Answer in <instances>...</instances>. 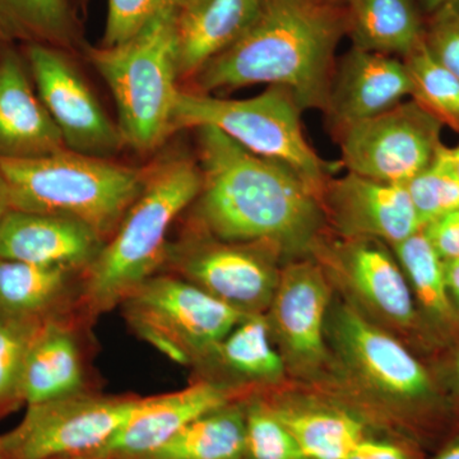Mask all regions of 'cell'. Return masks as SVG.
Segmentation results:
<instances>
[{"mask_svg": "<svg viewBox=\"0 0 459 459\" xmlns=\"http://www.w3.org/2000/svg\"><path fill=\"white\" fill-rule=\"evenodd\" d=\"M411 82V99L443 126L459 132V80L431 56L425 45L403 59Z\"/></svg>", "mask_w": 459, "mask_h": 459, "instance_id": "f1b7e54d", "label": "cell"}, {"mask_svg": "<svg viewBox=\"0 0 459 459\" xmlns=\"http://www.w3.org/2000/svg\"><path fill=\"white\" fill-rule=\"evenodd\" d=\"M178 0H108L102 48L115 47L137 35L157 13Z\"/></svg>", "mask_w": 459, "mask_h": 459, "instance_id": "d6a6232c", "label": "cell"}, {"mask_svg": "<svg viewBox=\"0 0 459 459\" xmlns=\"http://www.w3.org/2000/svg\"><path fill=\"white\" fill-rule=\"evenodd\" d=\"M346 36L342 7L319 0H263L246 32L192 78L195 92L285 87L303 110L325 111Z\"/></svg>", "mask_w": 459, "mask_h": 459, "instance_id": "7a4b0ae2", "label": "cell"}, {"mask_svg": "<svg viewBox=\"0 0 459 459\" xmlns=\"http://www.w3.org/2000/svg\"><path fill=\"white\" fill-rule=\"evenodd\" d=\"M122 305L138 336L181 365L214 355L223 338L249 316L172 276L151 277Z\"/></svg>", "mask_w": 459, "mask_h": 459, "instance_id": "ba28073f", "label": "cell"}, {"mask_svg": "<svg viewBox=\"0 0 459 459\" xmlns=\"http://www.w3.org/2000/svg\"><path fill=\"white\" fill-rule=\"evenodd\" d=\"M78 2L82 3V4H86L87 0H78Z\"/></svg>", "mask_w": 459, "mask_h": 459, "instance_id": "bcb514c9", "label": "cell"}, {"mask_svg": "<svg viewBox=\"0 0 459 459\" xmlns=\"http://www.w3.org/2000/svg\"><path fill=\"white\" fill-rule=\"evenodd\" d=\"M443 126L411 99L341 129L333 138L347 171L382 183L406 184L427 169L444 147Z\"/></svg>", "mask_w": 459, "mask_h": 459, "instance_id": "30bf717a", "label": "cell"}, {"mask_svg": "<svg viewBox=\"0 0 459 459\" xmlns=\"http://www.w3.org/2000/svg\"><path fill=\"white\" fill-rule=\"evenodd\" d=\"M230 403L229 391L208 382L195 383L174 394L144 398L141 409L101 448L84 457H142L170 440L190 422Z\"/></svg>", "mask_w": 459, "mask_h": 459, "instance_id": "e0dca14e", "label": "cell"}, {"mask_svg": "<svg viewBox=\"0 0 459 459\" xmlns=\"http://www.w3.org/2000/svg\"><path fill=\"white\" fill-rule=\"evenodd\" d=\"M332 331L346 364L374 389L379 425L419 446L440 430L444 419L433 406L430 377L400 341L346 305L334 310Z\"/></svg>", "mask_w": 459, "mask_h": 459, "instance_id": "52a82bcc", "label": "cell"}, {"mask_svg": "<svg viewBox=\"0 0 459 459\" xmlns=\"http://www.w3.org/2000/svg\"><path fill=\"white\" fill-rule=\"evenodd\" d=\"M197 217L228 243L261 244L279 255L313 253L327 220L318 195L287 166L255 155L213 126H198Z\"/></svg>", "mask_w": 459, "mask_h": 459, "instance_id": "6da1fadb", "label": "cell"}, {"mask_svg": "<svg viewBox=\"0 0 459 459\" xmlns=\"http://www.w3.org/2000/svg\"><path fill=\"white\" fill-rule=\"evenodd\" d=\"M104 244L84 223L53 214L9 210L0 223V258L11 261L86 270Z\"/></svg>", "mask_w": 459, "mask_h": 459, "instance_id": "ac0fdd59", "label": "cell"}, {"mask_svg": "<svg viewBox=\"0 0 459 459\" xmlns=\"http://www.w3.org/2000/svg\"><path fill=\"white\" fill-rule=\"evenodd\" d=\"M421 231L443 261L459 258V210L427 223Z\"/></svg>", "mask_w": 459, "mask_h": 459, "instance_id": "d590c367", "label": "cell"}, {"mask_svg": "<svg viewBox=\"0 0 459 459\" xmlns=\"http://www.w3.org/2000/svg\"><path fill=\"white\" fill-rule=\"evenodd\" d=\"M162 9L137 35L110 48H89L91 63L113 93L124 143L146 152L174 132L178 87L174 18Z\"/></svg>", "mask_w": 459, "mask_h": 459, "instance_id": "5b68a950", "label": "cell"}, {"mask_svg": "<svg viewBox=\"0 0 459 459\" xmlns=\"http://www.w3.org/2000/svg\"><path fill=\"white\" fill-rule=\"evenodd\" d=\"M285 87L268 86L255 98L230 100L180 90L174 108V129L213 126L250 152L291 169L320 195L342 168L325 161L305 138L301 113Z\"/></svg>", "mask_w": 459, "mask_h": 459, "instance_id": "8992f818", "label": "cell"}, {"mask_svg": "<svg viewBox=\"0 0 459 459\" xmlns=\"http://www.w3.org/2000/svg\"><path fill=\"white\" fill-rule=\"evenodd\" d=\"M410 289L420 305L437 322H448L455 316L446 289L443 259L420 230L412 237L392 247Z\"/></svg>", "mask_w": 459, "mask_h": 459, "instance_id": "83f0119b", "label": "cell"}, {"mask_svg": "<svg viewBox=\"0 0 459 459\" xmlns=\"http://www.w3.org/2000/svg\"><path fill=\"white\" fill-rule=\"evenodd\" d=\"M83 368L74 333L57 318L36 329L26 353L22 395L27 406L83 392Z\"/></svg>", "mask_w": 459, "mask_h": 459, "instance_id": "7402d4cb", "label": "cell"}, {"mask_svg": "<svg viewBox=\"0 0 459 459\" xmlns=\"http://www.w3.org/2000/svg\"><path fill=\"white\" fill-rule=\"evenodd\" d=\"M201 184L198 164L183 157L147 172L140 197L84 270V303L90 312L114 309L153 277L168 255L172 222L197 199Z\"/></svg>", "mask_w": 459, "mask_h": 459, "instance_id": "3957f363", "label": "cell"}, {"mask_svg": "<svg viewBox=\"0 0 459 459\" xmlns=\"http://www.w3.org/2000/svg\"><path fill=\"white\" fill-rule=\"evenodd\" d=\"M305 459H343L371 434L360 413L331 406H272Z\"/></svg>", "mask_w": 459, "mask_h": 459, "instance_id": "cb8c5ba5", "label": "cell"}, {"mask_svg": "<svg viewBox=\"0 0 459 459\" xmlns=\"http://www.w3.org/2000/svg\"><path fill=\"white\" fill-rule=\"evenodd\" d=\"M0 30L8 42L71 49L80 27L71 0H0Z\"/></svg>", "mask_w": 459, "mask_h": 459, "instance_id": "484cf974", "label": "cell"}, {"mask_svg": "<svg viewBox=\"0 0 459 459\" xmlns=\"http://www.w3.org/2000/svg\"><path fill=\"white\" fill-rule=\"evenodd\" d=\"M343 459H422V455L419 444L412 440L380 437L371 433Z\"/></svg>", "mask_w": 459, "mask_h": 459, "instance_id": "e575fe53", "label": "cell"}, {"mask_svg": "<svg viewBox=\"0 0 459 459\" xmlns=\"http://www.w3.org/2000/svg\"><path fill=\"white\" fill-rule=\"evenodd\" d=\"M403 59L351 48L337 62L325 115L332 135L351 124L391 110L411 98Z\"/></svg>", "mask_w": 459, "mask_h": 459, "instance_id": "9a60e30c", "label": "cell"}, {"mask_svg": "<svg viewBox=\"0 0 459 459\" xmlns=\"http://www.w3.org/2000/svg\"><path fill=\"white\" fill-rule=\"evenodd\" d=\"M325 220L342 238H368L394 247L421 230L404 184L382 183L347 171L319 195Z\"/></svg>", "mask_w": 459, "mask_h": 459, "instance_id": "4fadbf2b", "label": "cell"}, {"mask_svg": "<svg viewBox=\"0 0 459 459\" xmlns=\"http://www.w3.org/2000/svg\"><path fill=\"white\" fill-rule=\"evenodd\" d=\"M74 272L0 258V319L39 327L56 318Z\"/></svg>", "mask_w": 459, "mask_h": 459, "instance_id": "603a6c76", "label": "cell"}, {"mask_svg": "<svg viewBox=\"0 0 459 459\" xmlns=\"http://www.w3.org/2000/svg\"><path fill=\"white\" fill-rule=\"evenodd\" d=\"M449 153H451L452 162L453 165H455V172H457L459 178V146L449 148Z\"/></svg>", "mask_w": 459, "mask_h": 459, "instance_id": "60d3db41", "label": "cell"}, {"mask_svg": "<svg viewBox=\"0 0 459 459\" xmlns=\"http://www.w3.org/2000/svg\"><path fill=\"white\" fill-rule=\"evenodd\" d=\"M446 2H448V0H419V4L425 16H429V14L433 13L434 11H437Z\"/></svg>", "mask_w": 459, "mask_h": 459, "instance_id": "ab89813d", "label": "cell"}, {"mask_svg": "<svg viewBox=\"0 0 459 459\" xmlns=\"http://www.w3.org/2000/svg\"><path fill=\"white\" fill-rule=\"evenodd\" d=\"M421 229L444 214L459 210V178L449 148L444 146L427 169L404 184Z\"/></svg>", "mask_w": 459, "mask_h": 459, "instance_id": "f546056e", "label": "cell"}, {"mask_svg": "<svg viewBox=\"0 0 459 459\" xmlns=\"http://www.w3.org/2000/svg\"><path fill=\"white\" fill-rule=\"evenodd\" d=\"M16 50L0 49V159H36L68 150Z\"/></svg>", "mask_w": 459, "mask_h": 459, "instance_id": "d6986e66", "label": "cell"}, {"mask_svg": "<svg viewBox=\"0 0 459 459\" xmlns=\"http://www.w3.org/2000/svg\"><path fill=\"white\" fill-rule=\"evenodd\" d=\"M279 253L261 244L197 241L181 250L177 268L184 280L240 310L261 314L279 285Z\"/></svg>", "mask_w": 459, "mask_h": 459, "instance_id": "7c38bea8", "label": "cell"}, {"mask_svg": "<svg viewBox=\"0 0 459 459\" xmlns=\"http://www.w3.org/2000/svg\"><path fill=\"white\" fill-rule=\"evenodd\" d=\"M0 459H3L2 455H0Z\"/></svg>", "mask_w": 459, "mask_h": 459, "instance_id": "7dc6e473", "label": "cell"}, {"mask_svg": "<svg viewBox=\"0 0 459 459\" xmlns=\"http://www.w3.org/2000/svg\"><path fill=\"white\" fill-rule=\"evenodd\" d=\"M143 402L80 392L29 404L22 421L0 435V455L3 459L84 457L101 448Z\"/></svg>", "mask_w": 459, "mask_h": 459, "instance_id": "9c48e42d", "label": "cell"}, {"mask_svg": "<svg viewBox=\"0 0 459 459\" xmlns=\"http://www.w3.org/2000/svg\"><path fill=\"white\" fill-rule=\"evenodd\" d=\"M424 45L459 80V0H448L427 16Z\"/></svg>", "mask_w": 459, "mask_h": 459, "instance_id": "836d02e7", "label": "cell"}, {"mask_svg": "<svg viewBox=\"0 0 459 459\" xmlns=\"http://www.w3.org/2000/svg\"><path fill=\"white\" fill-rule=\"evenodd\" d=\"M305 459L295 437L273 407L250 403L246 406V458Z\"/></svg>", "mask_w": 459, "mask_h": 459, "instance_id": "4dcf8cb0", "label": "cell"}, {"mask_svg": "<svg viewBox=\"0 0 459 459\" xmlns=\"http://www.w3.org/2000/svg\"><path fill=\"white\" fill-rule=\"evenodd\" d=\"M25 57L39 98L69 151L108 159L126 144L65 50L27 44Z\"/></svg>", "mask_w": 459, "mask_h": 459, "instance_id": "8fae6325", "label": "cell"}, {"mask_svg": "<svg viewBox=\"0 0 459 459\" xmlns=\"http://www.w3.org/2000/svg\"><path fill=\"white\" fill-rule=\"evenodd\" d=\"M246 406L230 403L190 422L153 452L135 459H244Z\"/></svg>", "mask_w": 459, "mask_h": 459, "instance_id": "d4e9b609", "label": "cell"}, {"mask_svg": "<svg viewBox=\"0 0 459 459\" xmlns=\"http://www.w3.org/2000/svg\"><path fill=\"white\" fill-rule=\"evenodd\" d=\"M455 377H457V382H458V385H459V356H458L457 365H455ZM455 424H457V427L459 429V407H458L457 411H455ZM458 433H459V430H458Z\"/></svg>", "mask_w": 459, "mask_h": 459, "instance_id": "b9f144b4", "label": "cell"}, {"mask_svg": "<svg viewBox=\"0 0 459 459\" xmlns=\"http://www.w3.org/2000/svg\"><path fill=\"white\" fill-rule=\"evenodd\" d=\"M263 0H178L174 30L179 80H192L252 25Z\"/></svg>", "mask_w": 459, "mask_h": 459, "instance_id": "ffe728a7", "label": "cell"}, {"mask_svg": "<svg viewBox=\"0 0 459 459\" xmlns=\"http://www.w3.org/2000/svg\"><path fill=\"white\" fill-rule=\"evenodd\" d=\"M214 355L238 376L247 379L277 380L285 371V359L271 340V325L262 314H249L223 338Z\"/></svg>", "mask_w": 459, "mask_h": 459, "instance_id": "4316f807", "label": "cell"}, {"mask_svg": "<svg viewBox=\"0 0 459 459\" xmlns=\"http://www.w3.org/2000/svg\"><path fill=\"white\" fill-rule=\"evenodd\" d=\"M39 327L0 319V419L25 403L23 368L30 342Z\"/></svg>", "mask_w": 459, "mask_h": 459, "instance_id": "1f68e13d", "label": "cell"}, {"mask_svg": "<svg viewBox=\"0 0 459 459\" xmlns=\"http://www.w3.org/2000/svg\"><path fill=\"white\" fill-rule=\"evenodd\" d=\"M341 7L353 48L404 59L424 44L419 0H342Z\"/></svg>", "mask_w": 459, "mask_h": 459, "instance_id": "44dd1931", "label": "cell"}, {"mask_svg": "<svg viewBox=\"0 0 459 459\" xmlns=\"http://www.w3.org/2000/svg\"><path fill=\"white\" fill-rule=\"evenodd\" d=\"M313 253L341 274L377 316L402 327L415 322L412 291L386 244L368 238H342L328 243L323 238Z\"/></svg>", "mask_w": 459, "mask_h": 459, "instance_id": "2e32d148", "label": "cell"}, {"mask_svg": "<svg viewBox=\"0 0 459 459\" xmlns=\"http://www.w3.org/2000/svg\"><path fill=\"white\" fill-rule=\"evenodd\" d=\"M0 177L11 210L75 220L105 240L140 197L147 172L65 150L36 159H0Z\"/></svg>", "mask_w": 459, "mask_h": 459, "instance_id": "277c9868", "label": "cell"}, {"mask_svg": "<svg viewBox=\"0 0 459 459\" xmlns=\"http://www.w3.org/2000/svg\"><path fill=\"white\" fill-rule=\"evenodd\" d=\"M329 287L318 263H291L281 271L271 304V327L296 369L313 371L325 360Z\"/></svg>", "mask_w": 459, "mask_h": 459, "instance_id": "5bb4252c", "label": "cell"}, {"mask_svg": "<svg viewBox=\"0 0 459 459\" xmlns=\"http://www.w3.org/2000/svg\"><path fill=\"white\" fill-rule=\"evenodd\" d=\"M319 2L331 3V4L340 5L341 7V3H342V0H319Z\"/></svg>", "mask_w": 459, "mask_h": 459, "instance_id": "7bdbcfd3", "label": "cell"}, {"mask_svg": "<svg viewBox=\"0 0 459 459\" xmlns=\"http://www.w3.org/2000/svg\"><path fill=\"white\" fill-rule=\"evenodd\" d=\"M431 459H459V433L453 435Z\"/></svg>", "mask_w": 459, "mask_h": 459, "instance_id": "74e56055", "label": "cell"}, {"mask_svg": "<svg viewBox=\"0 0 459 459\" xmlns=\"http://www.w3.org/2000/svg\"><path fill=\"white\" fill-rule=\"evenodd\" d=\"M65 459H96V458L74 457V458H65Z\"/></svg>", "mask_w": 459, "mask_h": 459, "instance_id": "f6af8a7d", "label": "cell"}, {"mask_svg": "<svg viewBox=\"0 0 459 459\" xmlns=\"http://www.w3.org/2000/svg\"><path fill=\"white\" fill-rule=\"evenodd\" d=\"M5 44H9V42L5 40L4 35H3L2 30H0V47Z\"/></svg>", "mask_w": 459, "mask_h": 459, "instance_id": "ee69618b", "label": "cell"}, {"mask_svg": "<svg viewBox=\"0 0 459 459\" xmlns=\"http://www.w3.org/2000/svg\"><path fill=\"white\" fill-rule=\"evenodd\" d=\"M9 210H11V204H9L7 188H5L4 181L0 177V223H2Z\"/></svg>", "mask_w": 459, "mask_h": 459, "instance_id": "f35d334b", "label": "cell"}, {"mask_svg": "<svg viewBox=\"0 0 459 459\" xmlns=\"http://www.w3.org/2000/svg\"><path fill=\"white\" fill-rule=\"evenodd\" d=\"M444 262V276L452 303L459 309V258Z\"/></svg>", "mask_w": 459, "mask_h": 459, "instance_id": "8d00e7d4", "label": "cell"}]
</instances>
